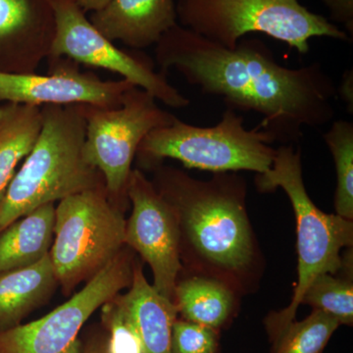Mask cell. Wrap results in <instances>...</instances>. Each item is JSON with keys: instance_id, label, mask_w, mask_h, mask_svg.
Instances as JSON below:
<instances>
[{"instance_id": "3", "label": "cell", "mask_w": 353, "mask_h": 353, "mask_svg": "<svg viewBox=\"0 0 353 353\" xmlns=\"http://www.w3.org/2000/svg\"><path fill=\"white\" fill-rule=\"evenodd\" d=\"M41 110L39 138L0 204V232L44 204L105 185L83 155L85 104L44 105Z\"/></svg>"}, {"instance_id": "6", "label": "cell", "mask_w": 353, "mask_h": 353, "mask_svg": "<svg viewBox=\"0 0 353 353\" xmlns=\"http://www.w3.org/2000/svg\"><path fill=\"white\" fill-rule=\"evenodd\" d=\"M245 119L227 108L217 125L197 127L175 118L171 125L146 134L137 152L139 166L154 170L165 159L212 173L270 170L275 158L273 138L259 126L245 129Z\"/></svg>"}, {"instance_id": "26", "label": "cell", "mask_w": 353, "mask_h": 353, "mask_svg": "<svg viewBox=\"0 0 353 353\" xmlns=\"http://www.w3.org/2000/svg\"><path fill=\"white\" fill-rule=\"evenodd\" d=\"M108 332L102 325H94L83 336L81 353H108Z\"/></svg>"}, {"instance_id": "5", "label": "cell", "mask_w": 353, "mask_h": 353, "mask_svg": "<svg viewBox=\"0 0 353 353\" xmlns=\"http://www.w3.org/2000/svg\"><path fill=\"white\" fill-rule=\"evenodd\" d=\"M176 12L179 25L229 50L252 32L282 41L301 55L308 52L311 39H350L299 0H176Z\"/></svg>"}, {"instance_id": "21", "label": "cell", "mask_w": 353, "mask_h": 353, "mask_svg": "<svg viewBox=\"0 0 353 353\" xmlns=\"http://www.w3.org/2000/svg\"><path fill=\"white\" fill-rule=\"evenodd\" d=\"M323 138L336 165V214L353 220V124L345 120L334 121Z\"/></svg>"}, {"instance_id": "13", "label": "cell", "mask_w": 353, "mask_h": 353, "mask_svg": "<svg viewBox=\"0 0 353 353\" xmlns=\"http://www.w3.org/2000/svg\"><path fill=\"white\" fill-rule=\"evenodd\" d=\"M55 36L50 0H0V72L37 73Z\"/></svg>"}, {"instance_id": "17", "label": "cell", "mask_w": 353, "mask_h": 353, "mask_svg": "<svg viewBox=\"0 0 353 353\" xmlns=\"http://www.w3.org/2000/svg\"><path fill=\"white\" fill-rule=\"evenodd\" d=\"M240 296L217 279L185 273L176 281L173 303L182 319L220 331L238 314Z\"/></svg>"}, {"instance_id": "24", "label": "cell", "mask_w": 353, "mask_h": 353, "mask_svg": "<svg viewBox=\"0 0 353 353\" xmlns=\"http://www.w3.org/2000/svg\"><path fill=\"white\" fill-rule=\"evenodd\" d=\"M220 331L176 318L172 328V353H219Z\"/></svg>"}, {"instance_id": "18", "label": "cell", "mask_w": 353, "mask_h": 353, "mask_svg": "<svg viewBox=\"0 0 353 353\" xmlns=\"http://www.w3.org/2000/svg\"><path fill=\"white\" fill-rule=\"evenodd\" d=\"M55 203L44 204L0 232V272L24 268L50 253Z\"/></svg>"}, {"instance_id": "2", "label": "cell", "mask_w": 353, "mask_h": 353, "mask_svg": "<svg viewBox=\"0 0 353 353\" xmlns=\"http://www.w3.org/2000/svg\"><path fill=\"white\" fill-rule=\"evenodd\" d=\"M152 171L153 185L176 216L183 271L217 279L240 296L254 290L263 257L248 218L243 176L228 172L199 180L163 164Z\"/></svg>"}, {"instance_id": "19", "label": "cell", "mask_w": 353, "mask_h": 353, "mask_svg": "<svg viewBox=\"0 0 353 353\" xmlns=\"http://www.w3.org/2000/svg\"><path fill=\"white\" fill-rule=\"evenodd\" d=\"M43 127L41 106L0 103V204Z\"/></svg>"}, {"instance_id": "8", "label": "cell", "mask_w": 353, "mask_h": 353, "mask_svg": "<svg viewBox=\"0 0 353 353\" xmlns=\"http://www.w3.org/2000/svg\"><path fill=\"white\" fill-rule=\"evenodd\" d=\"M175 118L160 108L150 92L136 85L125 92L118 108L85 104L83 155L103 176L114 202L126 208L128 181L139 145L148 132L171 125Z\"/></svg>"}, {"instance_id": "28", "label": "cell", "mask_w": 353, "mask_h": 353, "mask_svg": "<svg viewBox=\"0 0 353 353\" xmlns=\"http://www.w3.org/2000/svg\"><path fill=\"white\" fill-rule=\"evenodd\" d=\"M77 1L85 13H92L103 8L110 0H77Z\"/></svg>"}, {"instance_id": "9", "label": "cell", "mask_w": 353, "mask_h": 353, "mask_svg": "<svg viewBox=\"0 0 353 353\" xmlns=\"http://www.w3.org/2000/svg\"><path fill=\"white\" fill-rule=\"evenodd\" d=\"M132 252L125 246L82 290L43 317L0 332V353H81L83 325L131 285L137 262Z\"/></svg>"}, {"instance_id": "11", "label": "cell", "mask_w": 353, "mask_h": 353, "mask_svg": "<svg viewBox=\"0 0 353 353\" xmlns=\"http://www.w3.org/2000/svg\"><path fill=\"white\" fill-rule=\"evenodd\" d=\"M132 213L126 220L125 245L150 265L153 287L173 301L176 281L183 271L180 233L171 206L139 169H132L127 185Z\"/></svg>"}, {"instance_id": "22", "label": "cell", "mask_w": 353, "mask_h": 353, "mask_svg": "<svg viewBox=\"0 0 353 353\" xmlns=\"http://www.w3.org/2000/svg\"><path fill=\"white\" fill-rule=\"evenodd\" d=\"M340 323L318 309L303 321H292L271 341L270 353H321Z\"/></svg>"}, {"instance_id": "10", "label": "cell", "mask_w": 353, "mask_h": 353, "mask_svg": "<svg viewBox=\"0 0 353 353\" xmlns=\"http://www.w3.org/2000/svg\"><path fill=\"white\" fill-rule=\"evenodd\" d=\"M50 3L55 36L48 58L67 57L78 64L113 72L169 108L190 105V99L171 85L167 73L157 71L152 59L143 53L121 50L105 38L77 0H50Z\"/></svg>"}, {"instance_id": "12", "label": "cell", "mask_w": 353, "mask_h": 353, "mask_svg": "<svg viewBox=\"0 0 353 353\" xmlns=\"http://www.w3.org/2000/svg\"><path fill=\"white\" fill-rule=\"evenodd\" d=\"M48 62L46 75L0 72V103L114 108L121 105L125 92L134 87L125 79L103 81L92 72H82L80 64L70 58H48Z\"/></svg>"}, {"instance_id": "27", "label": "cell", "mask_w": 353, "mask_h": 353, "mask_svg": "<svg viewBox=\"0 0 353 353\" xmlns=\"http://www.w3.org/2000/svg\"><path fill=\"white\" fill-rule=\"evenodd\" d=\"M338 94H341L343 101L347 103L348 108L352 106V71H348L345 74L341 88H338Z\"/></svg>"}, {"instance_id": "14", "label": "cell", "mask_w": 353, "mask_h": 353, "mask_svg": "<svg viewBox=\"0 0 353 353\" xmlns=\"http://www.w3.org/2000/svg\"><path fill=\"white\" fill-rule=\"evenodd\" d=\"M90 21L113 43L143 50L178 25L176 0H110L92 12Z\"/></svg>"}, {"instance_id": "4", "label": "cell", "mask_w": 353, "mask_h": 353, "mask_svg": "<svg viewBox=\"0 0 353 353\" xmlns=\"http://www.w3.org/2000/svg\"><path fill=\"white\" fill-rule=\"evenodd\" d=\"M257 190L282 189L289 197L296 219L299 279L288 307L272 312L264 324L270 341L296 320L297 309L308 285L317 276L336 274L343 268L341 250L352 248L353 222L327 214L315 205L304 185L301 150L283 145L276 150L270 170L255 178Z\"/></svg>"}, {"instance_id": "15", "label": "cell", "mask_w": 353, "mask_h": 353, "mask_svg": "<svg viewBox=\"0 0 353 353\" xmlns=\"http://www.w3.org/2000/svg\"><path fill=\"white\" fill-rule=\"evenodd\" d=\"M117 299L141 339L143 353H172V328L178 311L173 301L148 282L139 262L129 290Z\"/></svg>"}, {"instance_id": "23", "label": "cell", "mask_w": 353, "mask_h": 353, "mask_svg": "<svg viewBox=\"0 0 353 353\" xmlns=\"http://www.w3.org/2000/svg\"><path fill=\"white\" fill-rule=\"evenodd\" d=\"M101 309V324L108 334V353H143L141 339L117 296Z\"/></svg>"}, {"instance_id": "16", "label": "cell", "mask_w": 353, "mask_h": 353, "mask_svg": "<svg viewBox=\"0 0 353 353\" xmlns=\"http://www.w3.org/2000/svg\"><path fill=\"white\" fill-rule=\"evenodd\" d=\"M58 285L50 253L30 266L0 272V332L22 324L50 301Z\"/></svg>"}, {"instance_id": "7", "label": "cell", "mask_w": 353, "mask_h": 353, "mask_svg": "<svg viewBox=\"0 0 353 353\" xmlns=\"http://www.w3.org/2000/svg\"><path fill=\"white\" fill-rule=\"evenodd\" d=\"M124 212L105 185L58 201L50 256L64 296L94 278L126 246Z\"/></svg>"}, {"instance_id": "25", "label": "cell", "mask_w": 353, "mask_h": 353, "mask_svg": "<svg viewBox=\"0 0 353 353\" xmlns=\"http://www.w3.org/2000/svg\"><path fill=\"white\" fill-rule=\"evenodd\" d=\"M331 12L332 20L345 26L352 38L353 0H323Z\"/></svg>"}, {"instance_id": "20", "label": "cell", "mask_w": 353, "mask_h": 353, "mask_svg": "<svg viewBox=\"0 0 353 353\" xmlns=\"http://www.w3.org/2000/svg\"><path fill=\"white\" fill-rule=\"evenodd\" d=\"M352 248L343 253V265L336 274L317 276L304 292L301 304L324 311L340 325L353 324Z\"/></svg>"}, {"instance_id": "1", "label": "cell", "mask_w": 353, "mask_h": 353, "mask_svg": "<svg viewBox=\"0 0 353 353\" xmlns=\"http://www.w3.org/2000/svg\"><path fill=\"white\" fill-rule=\"evenodd\" d=\"M155 59L160 71L175 69L227 108L261 115L259 127L275 143H297L304 128L336 115L338 88L322 65L282 66L261 39L243 38L229 50L178 24L155 44Z\"/></svg>"}]
</instances>
